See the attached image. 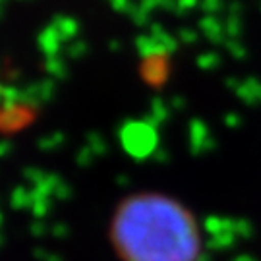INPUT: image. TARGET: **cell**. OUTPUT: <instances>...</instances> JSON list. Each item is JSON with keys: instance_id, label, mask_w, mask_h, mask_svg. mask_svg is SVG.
<instances>
[{"instance_id": "1", "label": "cell", "mask_w": 261, "mask_h": 261, "mask_svg": "<svg viewBox=\"0 0 261 261\" xmlns=\"http://www.w3.org/2000/svg\"><path fill=\"white\" fill-rule=\"evenodd\" d=\"M120 261H201L203 230L196 213L165 192H134L114 207L109 223Z\"/></svg>"}]
</instances>
